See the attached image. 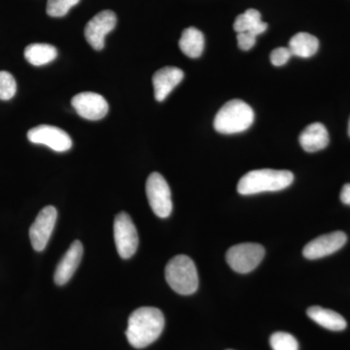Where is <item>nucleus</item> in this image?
<instances>
[{"label":"nucleus","instance_id":"nucleus-1","mask_svg":"<svg viewBox=\"0 0 350 350\" xmlns=\"http://www.w3.org/2000/svg\"><path fill=\"white\" fill-rule=\"evenodd\" d=\"M165 317L159 308L144 306L137 308L129 317L126 335L131 347L144 349L163 333Z\"/></svg>","mask_w":350,"mask_h":350},{"label":"nucleus","instance_id":"nucleus-2","mask_svg":"<svg viewBox=\"0 0 350 350\" xmlns=\"http://www.w3.org/2000/svg\"><path fill=\"white\" fill-rule=\"evenodd\" d=\"M293 181L294 174L289 170H252L243 175L239 181L238 192L243 196L278 192L289 187Z\"/></svg>","mask_w":350,"mask_h":350},{"label":"nucleus","instance_id":"nucleus-3","mask_svg":"<svg viewBox=\"0 0 350 350\" xmlns=\"http://www.w3.org/2000/svg\"><path fill=\"white\" fill-rule=\"evenodd\" d=\"M253 122L254 111L252 108L243 100H232L219 110L213 125L218 133L234 135L250 129Z\"/></svg>","mask_w":350,"mask_h":350},{"label":"nucleus","instance_id":"nucleus-4","mask_svg":"<svg viewBox=\"0 0 350 350\" xmlns=\"http://www.w3.org/2000/svg\"><path fill=\"white\" fill-rule=\"evenodd\" d=\"M165 280L170 288L180 295L194 294L199 287L195 262L186 255H177L167 262Z\"/></svg>","mask_w":350,"mask_h":350},{"label":"nucleus","instance_id":"nucleus-5","mask_svg":"<svg viewBox=\"0 0 350 350\" xmlns=\"http://www.w3.org/2000/svg\"><path fill=\"white\" fill-rule=\"evenodd\" d=\"M265 256L261 244L245 243L232 246L226 254L228 264L234 271L248 273L259 266Z\"/></svg>","mask_w":350,"mask_h":350},{"label":"nucleus","instance_id":"nucleus-6","mask_svg":"<svg viewBox=\"0 0 350 350\" xmlns=\"http://www.w3.org/2000/svg\"><path fill=\"white\" fill-rule=\"evenodd\" d=\"M146 195L152 211L158 217H169L172 211V192L162 175L153 172L146 182Z\"/></svg>","mask_w":350,"mask_h":350},{"label":"nucleus","instance_id":"nucleus-7","mask_svg":"<svg viewBox=\"0 0 350 350\" xmlns=\"http://www.w3.org/2000/svg\"><path fill=\"white\" fill-rule=\"evenodd\" d=\"M114 239L120 257L130 259L137 252L138 234L131 216L126 213H119L114 221Z\"/></svg>","mask_w":350,"mask_h":350},{"label":"nucleus","instance_id":"nucleus-8","mask_svg":"<svg viewBox=\"0 0 350 350\" xmlns=\"http://www.w3.org/2000/svg\"><path fill=\"white\" fill-rule=\"evenodd\" d=\"M57 217V209L52 206L44 207L36 216V220L29 229V239L34 250H45L54 231Z\"/></svg>","mask_w":350,"mask_h":350},{"label":"nucleus","instance_id":"nucleus-9","mask_svg":"<svg viewBox=\"0 0 350 350\" xmlns=\"http://www.w3.org/2000/svg\"><path fill=\"white\" fill-rule=\"evenodd\" d=\"M117 18L114 12L103 11L88 23L85 27V38L94 50L100 51L105 48V36L116 27Z\"/></svg>","mask_w":350,"mask_h":350},{"label":"nucleus","instance_id":"nucleus-10","mask_svg":"<svg viewBox=\"0 0 350 350\" xmlns=\"http://www.w3.org/2000/svg\"><path fill=\"white\" fill-rule=\"evenodd\" d=\"M27 138L34 144H43L56 152H66L72 146V142L66 131L57 126L41 125L31 129Z\"/></svg>","mask_w":350,"mask_h":350},{"label":"nucleus","instance_id":"nucleus-11","mask_svg":"<svg viewBox=\"0 0 350 350\" xmlns=\"http://www.w3.org/2000/svg\"><path fill=\"white\" fill-rule=\"evenodd\" d=\"M71 105L82 118L90 121H98L105 118L108 113V103L105 98L92 92L76 94L71 100Z\"/></svg>","mask_w":350,"mask_h":350},{"label":"nucleus","instance_id":"nucleus-12","mask_svg":"<svg viewBox=\"0 0 350 350\" xmlns=\"http://www.w3.org/2000/svg\"><path fill=\"white\" fill-rule=\"evenodd\" d=\"M347 237L344 232H333L323 234L310 241L303 250L306 259L317 260L337 252L347 243Z\"/></svg>","mask_w":350,"mask_h":350},{"label":"nucleus","instance_id":"nucleus-13","mask_svg":"<svg viewBox=\"0 0 350 350\" xmlns=\"http://www.w3.org/2000/svg\"><path fill=\"white\" fill-rule=\"evenodd\" d=\"M83 256V245L79 241H73L70 247L57 264L54 280L57 285L68 283L79 266Z\"/></svg>","mask_w":350,"mask_h":350},{"label":"nucleus","instance_id":"nucleus-14","mask_svg":"<svg viewBox=\"0 0 350 350\" xmlns=\"http://www.w3.org/2000/svg\"><path fill=\"white\" fill-rule=\"evenodd\" d=\"M184 78L183 71L174 66H165L159 69L153 75L154 92L155 98L158 101H163L167 98L175 87L180 84Z\"/></svg>","mask_w":350,"mask_h":350},{"label":"nucleus","instance_id":"nucleus-15","mask_svg":"<svg viewBox=\"0 0 350 350\" xmlns=\"http://www.w3.org/2000/svg\"><path fill=\"white\" fill-rule=\"evenodd\" d=\"M299 142L301 148L308 153L322 150L329 144V133L321 123H313L301 131Z\"/></svg>","mask_w":350,"mask_h":350},{"label":"nucleus","instance_id":"nucleus-16","mask_svg":"<svg viewBox=\"0 0 350 350\" xmlns=\"http://www.w3.org/2000/svg\"><path fill=\"white\" fill-rule=\"evenodd\" d=\"M306 313L315 323L328 330L342 331L347 328V324L344 317L334 310L315 306L308 308Z\"/></svg>","mask_w":350,"mask_h":350},{"label":"nucleus","instance_id":"nucleus-17","mask_svg":"<svg viewBox=\"0 0 350 350\" xmlns=\"http://www.w3.org/2000/svg\"><path fill=\"white\" fill-rule=\"evenodd\" d=\"M268 25L262 22L261 13L256 9H248L243 14L237 17L234 23V29L238 33L250 32L253 36H258L267 31Z\"/></svg>","mask_w":350,"mask_h":350},{"label":"nucleus","instance_id":"nucleus-18","mask_svg":"<svg viewBox=\"0 0 350 350\" xmlns=\"http://www.w3.org/2000/svg\"><path fill=\"white\" fill-rule=\"evenodd\" d=\"M179 47L184 55L197 59L202 56L204 48V36L202 32L196 27H188L182 32Z\"/></svg>","mask_w":350,"mask_h":350},{"label":"nucleus","instance_id":"nucleus-19","mask_svg":"<svg viewBox=\"0 0 350 350\" xmlns=\"http://www.w3.org/2000/svg\"><path fill=\"white\" fill-rule=\"evenodd\" d=\"M319 48V39L306 32H300L291 38L288 49L291 52L292 56L310 57L317 54Z\"/></svg>","mask_w":350,"mask_h":350},{"label":"nucleus","instance_id":"nucleus-20","mask_svg":"<svg viewBox=\"0 0 350 350\" xmlns=\"http://www.w3.org/2000/svg\"><path fill=\"white\" fill-rule=\"evenodd\" d=\"M57 51L50 44L36 43L27 46L25 50V57L34 66H45L56 59Z\"/></svg>","mask_w":350,"mask_h":350},{"label":"nucleus","instance_id":"nucleus-21","mask_svg":"<svg viewBox=\"0 0 350 350\" xmlns=\"http://www.w3.org/2000/svg\"><path fill=\"white\" fill-rule=\"evenodd\" d=\"M273 350H299L298 340L285 332H276L269 338Z\"/></svg>","mask_w":350,"mask_h":350},{"label":"nucleus","instance_id":"nucleus-22","mask_svg":"<svg viewBox=\"0 0 350 350\" xmlns=\"http://www.w3.org/2000/svg\"><path fill=\"white\" fill-rule=\"evenodd\" d=\"M80 0H48L47 13L51 17H64Z\"/></svg>","mask_w":350,"mask_h":350},{"label":"nucleus","instance_id":"nucleus-23","mask_svg":"<svg viewBox=\"0 0 350 350\" xmlns=\"http://www.w3.org/2000/svg\"><path fill=\"white\" fill-rule=\"evenodd\" d=\"M17 92V83L11 73L0 71V100H9Z\"/></svg>","mask_w":350,"mask_h":350},{"label":"nucleus","instance_id":"nucleus-24","mask_svg":"<svg viewBox=\"0 0 350 350\" xmlns=\"http://www.w3.org/2000/svg\"><path fill=\"white\" fill-rule=\"evenodd\" d=\"M291 57V52L288 48L280 47L271 52V62L275 66H282L287 64Z\"/></svg>","mask_w":350,"mask_h":350},{"label":"nucleus","instance_id":"nucleus-25","mask_svg":"<svg viewBox=\"0 0 350 350\" xmlns=\"http://www.w3.org/2000/svg\"><path fill=\"white\" fill-rule=\"evenodd\" d=\"M256 38L257 36H253L250 32L238 33L237 38H238L239 47L243 51L252 49L256 43Z\"/></svg>","mask_w":350,"mask_h":350},{"label":"nucleus","instance_id":"nucleus-26","mask_svg":"<svg viewBox=\"0 0 350 350\" xmlns=\"http://www.w3.org/2000/svg\"><path fill=\"white\" fill-rule=\"evenodd\" d=\"M340 200L344 202L345 204L350 206V184L347 183L344 185L340 192Z\"/></svg>","mask_w":350,"mask_h":350},{"label":"nucleus","instance_id":"nucleus-27","mask_svg":"<svg viewBox=\"0 0 350 350\" xmlns=\"http://www.w3.org/2000/svg\"><path fill=\"white\" fill-rule=\"evenodd\" d=\"M349 135L350 137V120H349Z\"/></svg>","mask_w":350,"mask_h":350}]
</instances>
